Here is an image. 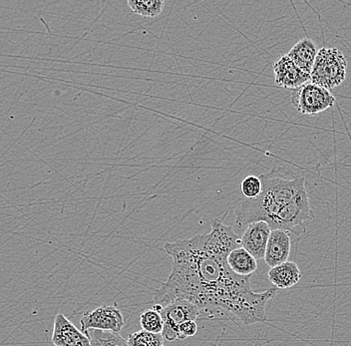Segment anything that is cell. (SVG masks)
<instances>
[{
    "label": "cell",
    "mask_w": 351,
    "mask_h": 346,
    "mask_svg": "<svg viewBox=\"0 0 351 346\" xmlns=\"http://www.w3.org/2000/svg\"><path fill=\"white\" fill-rule=\"evenodd\" d=\"M273 70L274 81L282 88L293 90L311 82V75L302 71L287 54L280 56L274 63Z\"/></svg>",
    "instance_id": "cell-8"
},
{
    "label": "cell",
    "mask_w": 351,
    "mask_h": 346,
    "mask_svg": "<svg viewBox=\"0 0 351 346\" xmlns=\"http://www.w3.org/2000/svg\"><path fill=\"white\" fill-rule=\"evenodd\" d=\"M291 249V233L285 230H273L265 251V264L271 269L289 262Z\"/></svg>",
    "instance_id": "cell-11"
},
{
    "label": "cell",
    "mask_w": 351,
    "mask_h": 346,
    "mask_svg": "<svg viewBox=\"0 0 351 346\" xmlns=\"http://www.w3.org/2000/svg\"><path fill=\"white\" fill-rule=\"evenodd\" d=\"M315 214L309 203L306 189L285 205L269 222L271 230H285L295 236L306 235Z\"/></svg>",
    "instance_id": "cell-4"
},
{
    "label": "cell",
    "mask_w": 351,
    "mask_h": 346,
    "mask_svg": "<svg viewBox=\"0 0 351 346\" xmlns=\"http://www.w3.org/2000/svg\"><path fill=\"white\" fill-rule=\"evenodd\" d=\"M197 332V325L195 321H188L182 324L178 330L179 339H186L188 337L194 336Z\"/></svg>",
    "instance_id": "cell-20"
},
{
    "label": "cell",
    "mask_w": 351,
    "mask_h": 346,
    "mask_svg": "<svg viewBox=\"0 0 351 346\" xmlns=\"http://www.w3.org/2000/svg\"><path fill=\"white\" fill-rule=\"evenodd\" d=\"M52 343L55 346H90V339L62 313L54 319Z\"/></svg>",
    "instance_id": "cell-10"
},
{
    "label": "cell",
    "mask_w": 351,
    "mask_h": 346,
    "mask_svg": "<svg viewBox=\"0 0 351 346\" xmlns=\"http://www.w3.org/2000/svg\"><path fill=\"white\" fill-rule=\"evenodd\" d=\"M271 227L267 222L252 223L245 227L241 236V247L247 249L256 260L265 258Z\"/></svg>",
    "instance_id": "cell-9"
},
{
    "label": "cell",
    "mask_w": 351,
    "mask_h": 346,
    "mask_svg": "<svg viewBox=\"0 0 351 346\" xmlns=\"http://www.w3.org/2000/svg\"><path fill=\"white\" fill-rule=\"evenodd\" d=\"M90 339V346H129L121 335L112 332L90 330L86 334Z\"/></svg>",
    "instance_id": "cell-16"
},
{
    "label": "cell",
    "mask_w": 351,
    "mask_h": 346,
    "mask_svg": "<svg viewBox=\"0 0 351 346\" xmlns=\"http://www.w3.org/2000/svg\"><path fill=\"white\" fill-rule=\"evenodd\" d=\"M263 190V184L260 177L249 175L241 181V192L247 199H256Z\"/></svg>",
    "instance_id": "cell-19"
},
{
    "label": "cell",
    "mask_w": 351,
    "mask_h": 346,
    "mask_svg": "<svg viewBox=\"0 0 351 346\" xmlns=\"http://www.w3.org/2000/svg\"><path fill=\"white\" fill-rule=\"evenodd\" d=\"M318 51L319 49L315 41L311 38H304L293 46L287 55L302 71L311 75Z\"/></svg>",
    "instance_id": "cell-13"
},
{
    "label": "cell",
    "mask_w": 351,
    "mask_h": 346,
    "mask_svg": "<svg viewBox=\"0 0 351 346\" xmlns=\"http://www.w3.org/2000/svg\"><path fill=\"white\" fill-rule=\"evenodd\" d=\"M258 177L263 184L260 196L241 201L237 212L236 225L240 229L261 221L269 223L285 205L306 190V178L287 169L274 167Z\"/></svg>",
    "instance_id": "cell-2"
},
{
    "label": "cell",
    "mask_w": 351,
    "mask_h": 346,
    "mask_svg": "<svg viewBox=\"0 0 351 346\" xmlns=\"http://www.w3.org/2000/svg\"><path fill=\"white\" fill-rule=\"evenodd\" d=\"M240 247L241 236L219 219L213 221L210 233L166 243L164 249L173 258L172 271L155 291L154 302L164 308L184 299L199 308L201 319L245 325L265 323V308L278 288L256 293L252 277H241L230 269L228 257Z\"/></svg>",
    "instance_id": "cell-1"
},
{
    "label": "cell",
    "mask_w": 351,
    "mask_h": 346,
    "mask_svg": "<svg viewBox=\"0 0 351 346\" xmlns=\"http://www.w3.org/2000/svg\"><path fill=\"white\" fill-rule=\"evenodd\" d=\"M348 75V60L337 48H320L313 72L311 83L332 90L339 87Z\"/></svg>",
    "instance_id": "cell-3"
},
{
    "label": "cell",
    "mask_w": 351,
    "mask_h": 346,
    "mask_svg": "<svg viewBox=\"0 0 351 346\" xmlns=\"http://www.w3.org/2000/svg\"><path fill=\"white\" fill-rule=\"evenodd\" d=\"M164 321V330L162 335L167 341H175L179 339L178 330L180 326L188 321L201 319V312L195 304L184 299H178L160 308Z\"/></svg>",
    "instance_id": "cell-6"
},
{
    "label": "cell",
    "mask_w": 351,
    "mask_h": 346,
    "mask_svg": "<svg viewBox=\"0 0 351 346\" xmlns=\"http://www.w3.org/2000/svg\"><path fill=\"white\" fill-rule=\"evenodd\" d=\"M124 317L116 306H102L83 314L80 321L81 332L97 330L120 334L124 328Z\"/></svg>",
    "instance_id": "cell-7"
},
{
    "label": "cell",
    "mask_w": 351,
    "mask_h": 346,
    "mask_svg": "<svg viewBox=\"0 0 351 346\" xmlns=\"http://www.w3.org/2000/svg\"><path fill=\"white\" fill-rule=\"evenodd\" d=\"M267 277L278 290H289L300 282L302 273L295 262H287L269 269Z\"/></svg>",
    "instance_id": "cell-12"
},
{
    "label": "cell",
    "mask_w": 351,
    "mask_h": 346,
    "mask_svg": "<svg viewBox=\"0 0 351 346\" xmlns=\"http://www.w3.org/2000/svg\"><path fill=\"white\" fill-rule=\"evenodd\" d=\"M291 102L302 115H317L335 106V96L329 90L309 82L291 91Z\"/></svg>",
    "instance_id": "cell-5"
},
{
    "label": "cell",
    "mask_w": 351,
    "mask_h": 346,
    "mask_svg": "<svg viewBox=\"0 0 351 346\" xmlns=\"http://www.w3.org/2000/svg\"><path fill=\"white\" fill-rule=\"evenodd\" d=\"M129 8L137 15H141L145 18H155L163 12L165 8L164 0H129Z\"/></svg>",
    "instance_id": "cell-15"
},
{
    "label": "cell",
    "mask_w": 351,
    "mask_h": 346,
    "mask_svg": "<svg viewBox=\"0 0 351 346\" xmlns=\"http://www.w3.org/2000/svg\"><path fill=\"white\" fill-rule=\"evenodd\" d=\"M142 330L152 334H162L164 330L163 317L161 312L151 308L144 310L140 317Z\"/></svg>",
    "instance_id": "cell-17"
},
{
    "label": "cell",
    "mask_w": 351,
    "mask_h": 346,
    "mask_svg": "<svg viewBox=\"0 0 351 346\" xmlns=\"http://www.w3.org/2000/svg\"><path fill=\"white\" fill-rule=\"evenodd\" d=\"M228 264L236 275L241 277H252L258 269V262L243 247H237L228 257Z\"/></svg>",
    "instance_id": "cell-14"
},
{
    "label": "cell",
    "mask_w": 351,
    "mask_h": 346,
    "mask_svg": "<svg viewBox=\"0 0 351 346\" xmlns=\"http://www.w3.org/2000/svg\"><path fill=\"white\" fill-rule=\"evenodd\" d=\"M162 334H152L146 330L134 332L128 338L129 346H165Z\"/></svg>",
    "instance_id": "cell-18"
}]
</instances>
